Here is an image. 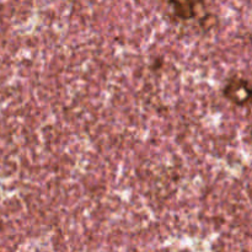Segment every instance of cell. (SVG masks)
Masks as SVG:
<instances>
[{"mask_svg":"<svg viewBox=\"0 0 252 252\" xmlns=\"http://www.w3.org/2000/svg\"><path fill=\"white\" fill-rule=\"evenodd\" d=\"M166 15L175 24L203 25L208 17L206 0H159Z\"/></svg>","mask_w":252,"mask_h":252,"instance_id":"cell-1","label":"cell"},{"mask_svg":"<svg viewBox=\"0 0 252 252\" xmlns=\"http://www.w3.org/2000/svg\"><path fill=\"white\" fill-rule=\"evenodd\" d=\"M223 95L238 106L252 105V83L246 79L234 76L225 83Z\"/></svg>","mask_w":252,"mask_h":252,"instance_id":"cell-2","label":"cell"},{"mask_svg":"<svg viewBox=\"0 0 252 252\" xmlns=\"http://www.w3.org/2000/svg\"><path fill=\"white\" fill-rule=\"evenodd\" d=\"M250 134H251V139H252V126H251V129H250Z\"/></svg>","mask_w":252,"mask_h":252,"instance_id":"cell-3","label":"cell"}]
</instances>
